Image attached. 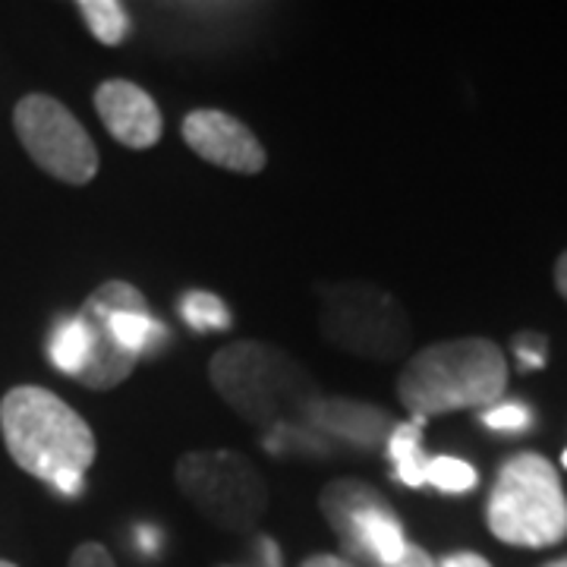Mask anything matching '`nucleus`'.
Segmentation results:
<instances>
[{"mask_svg":"<svg viewBox=\"0 0 567 567\" xmlns=\"http://www.w3.org/2000/svg\"><path fill=\"white\" fill-rule=\"evenodd\" d=\"M0 432L20 470L51 483L63 495H80L99 445L92 425L54 391L39 385L10 388L0 401Z\"/></svg>","mask_w":567,"mask_h":567,"instance_id":"1","label":"nucleus"},{"mask_svg":"<svg viewBox=\"0 0 567 567\" xmlns=\"http://www.w3.org/2000/svg\"><path fill=\"white\" fill-rule=\"evenodd\" d=\"M507 388V360L488 338H454L423 347L406 360L398 379L404 410L425 423L451 410L492 406Z\"/></svg>","mask_w":567,"mask_h":567,"instance_id":"2","label":"nucleus"},{"mask_svg":"<svg viewBox=\"0 0 567 567\" xmlns=\"http://www.w3.org/2000/svg\"><path fill=\"white\" fill-rule=\"evenodd\" d=\"M208 379L224 404L252 425L281 423L287 413L319 401L316 379L287 350L265 341L221 347L208 363Z\"/></svg>","mask_w":567,"mask_h":567,"instance_id":"3","label":"nucleus"},{"mask_svg":"<svg viewBox=\"0 0 567 567\" xmlns=\"http://www.w3.org/2000/svg\"><path fill=\"white\" fill-rule=\"evenodd\" d=\"M486 524L505 546H558L567 536V495L558 470L533 451L511 457L488 495Z\"/></svg>","mask_w":567,"mask_h":567,"instance_id":"4","label":"nucleus"},{"mask_svg":"<svg viewBox=\"0 0 567 567\" xmlns=\"http://www.w3.org/2000/svg\"><path fill=\"white\" fill-rule=\"evenodd\" d=\"M319 331L331 347L372 363H394L410 350L413 324L388 290L372 284H322Z\"/></svg>","mask_w":567,"mask_h":567,"instance_id":"5","label":"nucleus"},{"mask_svg":"<svg viewBox=\"0 0 567 567\" xmlns=\"http://www.w3.org/2000/svg\"><path fill=\"white\" fill-rule=\"evenodd\" d=\"M181 495L212 520L230 533H246L268 507L265 476L237 451H189L177 461Z\"/></svg>","mask_w":567,"mask_h":567,"instance_id":"6","label":"nucleus"},{"mask_svg":"<svg viewBox=\"0 0 567 567\" xmlns=\"http://www.w3.org/2000/svg\"><path fill=\"white\" fill-rule=\"evenodd\" d=\"M328 527L338 533L341 546L357 567H388L406 551V536L398 514L379 488L360 480H334L319 498Z\"/></svg>","mask_w":567,"mask_h":567,"instance_id":"7","label":"nucleus"},{"mask_svg":"<svg viewBox=\"0 0 567 567\" xmlns=\"http://www.w3.org/2000/svg\"><path fill=\"white\" fill-rule=\"evenodd\" d=\"M13 130L25 155L44 174L70 186H85L99 174V148L76 114L51 95L32 92L13 107Z\"/></svg>","mask_w":567,"mask_h":567,"instance_id":"8","label":"nucleus"},{"mask_svg":"<svg viewBox=\"0 0 567 567\" xmlns=\"http://www.w3.org/2000/svg\"><path fill=\"white\" fill-rule=\"evenodd\" d=\"M123 284L126 281H104L76 312V319L85 328V338H89V357H85V365L80 369L76 382L92 391H107V388L126 382L140 360L136 353L123 350L111 331V312L121 300Z\"/></svg>","mask_w":567,"mask_h":567,"instance_id":"9","label":"nucleus"},{"mask_svg":"<svg viewBox=\"0 0 567 567\" xmlns=\"http://www.w3.org/2000/svg\"><path fill=\"white\" fill-rule=\"evenodd\" d=\"M183 140L199 158L234 174H262L268 162L256 133L234 114L215 111V107H199L186 114Z\"/></svg>","mask_w":567,"mask_h":567,"instance_id":"10","label":"nucleus"},{"mask_svg":"<svg viewBox=\"0 0 567 567\" xmlns=\"http://www.w3.org/2000/svg\"><path fill=\"white\" fill-rule=\"evenodd\" d=\"M95 111L104 130L126 148H152L164 133V117L155 99L130 80H107L95 92Z\"/></svg>","mask_w":567,"mask_h":567,"instance_id":"11","label":"nucleus"},{"mask_svg":"<svg viewBox=\"0 0 567 567\" xmlns=\"http://www.w3.org/2000/svg\"><path fill=\"white\" fill-rule=\"evenodd\" d=\"M312 423L324 425L328 432H338L344 439L363 442V445H375L385 439V429L391 425L388 413L375 410V406L363 404H347V401H312L309 410Z\"/></svg>","mask_w":567,"mask_h":567,"instance_id":"12","label":"nucleus"},{"mask_svg":"<svg viewBox=\"0 0 567 567\" xmlns=\"http://www.w3.org/2000/svg\"><path fill=\"white\" fill-rule=\"evenodd\" d=\"M388 454L398 466V480L410 488L425 486V466L429 457L423 454V423H401L388 435Z\"/></svg>","mask_w":567,"mask_h":567,"instance_id":"13","label":"nucleus"},{"mask_svg":"<svg viewBox=\"0 0 567 567\" xmlns=\"http://www.w3.org/2000/svg\"><path fill=\"white\" fill-rule=\"evenodd\" d=\"M85 357H89V338H85V328L73 316L54 328V338H51V360L54 365L66 372V375H80V369L85 365Z\"/></svg>","mask_w":567,"mask_h":567,"instance_id":"14","label":"nucleus"},{"mask_svg":"<svg viewBox=\"0 0 567 567\" xmlns=\"http://www.w3.org/2000/svg\"><path fill=\"white\" fill-rule=\"evenodd\" d=\"M80 13L102 44H121L130 29V20L117 0H82Z\"/></svg>","mask_w":567,"mask_h":567,"instance_id":"15","label":"nucleus"},{"mask_svg":"<svg viewBox=\"0 0 567 567\" xmlns=\"http://www.w3.org/2000/svg\"><path fill=\"white\" fill-rule=\"evenodd\" d=\"M183 319L193 324L196 331H212V328H230V312L227 306L205 290H193L183 297Z\"/></svg>","mask_w":567,"mask_h":567,"instance_id":"16","label":"nucleus"},{"mask_svg":"<svg viewBox=\"0 0 567 567\" xmlns=\"http://www.w3.org/2000/svg\"><path fill=\"white\" fill-rule=\"evenodd\" d=\"M476 470L457 461V457H429L425 466V486L442 488V492H470L476 486Z\"/></svg>","mask_w":567,"mask_h":567,"instance_id":"17","label":"nucleus"},{"mask_svg":"<svg viewBox=\"0 0 567 567\" xmlns=\"http://www.w3.org/2000/svg\"><path fill=\"white\" fill-rule=\"evenodd\" d=\"M483 423L498 432H514V429H527L529 410L524 404H498L483 410Z\"/></svg>","mask_w":567,"mask_h":567,"instance_id":"18","label":"nucleus"},{"mask_svg":"<svg viewBox=\"0 0 567 567\" xmlns=\"http://www.w3.org/2000/svg\"><path fill=\"white\" fill-rule=\"evenodd\" d=\"M514 353L524 363V369H539V365L546 363V338H539V334H520L514 341Z\"/></svg>","mask_w":567,"mask_h":567,"instance_id":"19","label":"nucleus"},{"mask_svg":"<svg viewBox=\"0 0 567 567\" xmlns=\"http://www.w3.org/2000/svg\"><path fill=\"white\" fill-rule=\"evenodd\" d=\"M70 567H117L111 551L102 546V543H82L73 558H70Z\"/></svg>","mask_w":567,"mask_h":567,"instance_id":"20","label":"nucleus"},{"mask_svg":"<svg viewBox=\"0 0 567 567\" xmlns=\"http://www.w3.org/2000/svg\"><path fill=\"white\" fill-rule=\"evenodd\" d=\"M388 567H435V561H432V555L425 551V548L420 546H406V551L394 561V565Z\"/></svg>","mask_w":567,"mask_h":567,"instance_id":"21","label":"nucleus"},{"mask_svg":"<svg viewBox=\"0 0 567 567\" xmlns=\"http://www.w3.org/2000/svg\"><path fill=\"white\" fill-rule=\"evenodd\" d=\"M435 567H492V565H488L483 555H476V551H454V555L442 558Z\"/></svg>","mask_w":567,"mask_h":567,"instance_id":"22","label":"nucleus"},{"mask_svg":"<svg viewBox=\"0 0 567 567\" xmlns=\"http://www.w3.org/2000/svg\"><path fill=\"white\" fill-rule=\"evenodd\" d=\"M136 539H140L142 551H158V543H162V533L152 527L136 529Z\"/></svg>","mask_w":567,"mask_h":567,"instance_id":"23","label":"nucleus"},{"mask_svg":"<svg viewBox=\"0 0 567 567\" xmlns=\"http://www.w3.org/2000/svg\"><path fill=\"white\" fill-rule=\"evenodd\" d=\"M303 567H353L347 558L341 555H312V558H306Z\"/></svg>","mask_w":567,"mask_h":567,"instance_id":"24","label":"nucleus"},{"mask_svg":"<svg viewBox=\"0 0 567 567\" xmlns=\"http://www.w3.org/2000/svg\"><path fill=\"white\" fill-rule=\"evenodd\" d=\"M555 287H558V293L567 300V252H561L558 262H555Z\"/></svg>","mask_w":567,"mask_h":567,"instance_id":"25","label":"nucleus"},{"mask_svg":"<svg viewBox=\"0 0 567 567\" xmlns=\"http://www.w3.org/2000/svg\"><path fill=\"white\" fill-rule=\"evenodd\" d=\"M262 551H265V567H281V555L271 539H262Z\"/></svg>","mask_w":567,"mask_h":567,"instance_id":"26","label":"nucleus"},{"mask_svg":"<svg viewBox=\"0 0 567 567\" xmlns=\"http://www.w3.org/2000/svg\"><path fill=\"white\" fill-rule=\"evenodd\" d=\"M546 567H567V558H558V561H548Z\"/></svg>","mask_w":567,"mask_h":567,"instance_id":"27","label":"nucleus"},{"mask_svg":"<svg viewBox=\"0 0 567 567\" xmlns=\"http://www.w3.org/2000/svg\"><path fill=\"white\" fill-rule=\"evenodd\" d=\"M0 567H17L13 561H0Z\"/></svg>","mask_w":567,"mask_h":567,"instance_id":"28","label":"nucleus"},{"mask_svg":"<svg viewBox=\"0 0 567 567\" xmlns=\"http://www.w3.org/2000/svg\"><path fill=\"white\" fill-rule=\"evenodd\" d=\"M561 464H565V466H567V451H565V454H561Z\"/></svg>","mask_w":567,"mask_h":567,"instance_id":"29","label":"nucleus"}]
</instances>
